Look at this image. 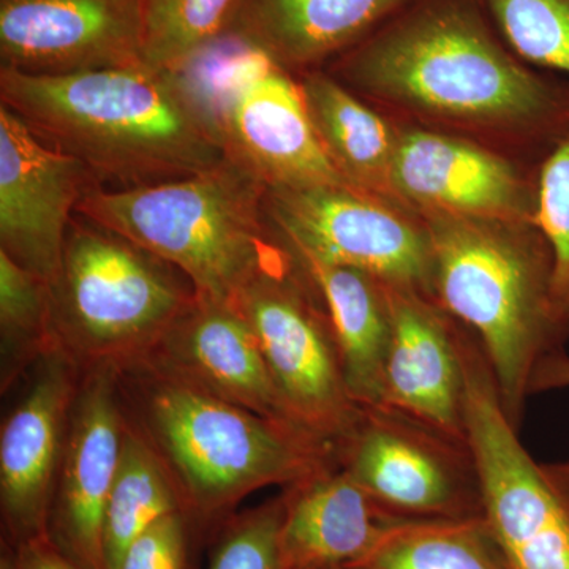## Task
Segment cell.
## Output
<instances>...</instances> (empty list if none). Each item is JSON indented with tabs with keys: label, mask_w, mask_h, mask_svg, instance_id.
Returning <instances> with one entry per match:
<instances>
[{
	"label": "cell",
	"mask_w": 569,
	"mask_h": 569,
	"mask_svg": "<svg viewBox=\"0 0 569 569\" xmlns=\"http://www.w3.org/2000/svg\"><path fill=\"white\" fill-rule=\"evenodd\" d=\"M332 77L422 118L548 152L569 133V81L523 62L478 0H413L343 52Z\"/></svg>",
	"instance_id": "cell-1"
},
{
	"label": "cell",
	"mask_w": 569,
	"mask_h": 569,
	"mask_svg": "<svg viewBox=\"0 0 569 569\" xmlns=\"http://www.w3.org/2000/svg\"><path fill=\"white\" fill-rule=\"evenodd\" d=\"M0 103L84 163L103 189L173 181L227 159L211 84L194 80L192 70L146 63L66 74L0 69Z\"/></svg>",
	"instance_id": "cell-2"
},
{
	"label": "cell",
	"mask_w": 569,
	"mask_h": 569,
	"mask_svg": "<svg viewBox=\"0 0 569 569\" xmlns=\"http://www.w3.org/2000/svg\"><path fill=\"white\" fill-rule=\"evenodd\" d=\"M127 418L181 489L197 541L217 535L254 490L293 485L336 460L298 427L261 417L149 362L119 370Z\"/></svg>",
	"instance_id": "cell-3"
},
{
	"label": "cell",
	"mask_w": 569,
	"mask_h": 569,
	"mask_svg": "<svg viewBox=\"0 0 569 569\" xmlns=\"http://www.w3.org/2000/svg\"><path fill=\"white\" fill-rule=\"evenodd\" d=\"M433 250V296L488 359L498 397L519 429L539 365L563 350L550 305L552 253L533 222L421 216Z\"/></svg>",
	"instance_id": "cell-4"
},
{
	"label": "cell",
	"mask_w": 569,
	"mask_h": 569,
	"mask_svg": "<svg viewBox=\"0 0 569 569\" xmlns=\"http://www.w3.org/2000/svg\"><path fill=\"white\" fill-rule=\"evenodd\" d=\"M266 193L260 179L227 157L173 181L93 187L78 213L173 264L198 295L234 302L282 249L266 216Z\"/></svg>",
	"instance_id": "cell-5"
},
{
	"label": "cell",
	"mask_w": 569,
	"mask_h": 569,
	"mask_svg": "<svg viewBox=\"0 0 569 569\" xmlns=\"http://www.w3.org/2000/svg\"><path fill=\"white\" fill-rule=\"evenodd\" d=\"M197 295L173 264L77 213L50 283L52 336L82 372L122 370L151 355Z\"/></svg>",
	"instance_id": "cell-6"
},
{
	"label": "cell",
	"mask_w": 569,
	"mask_h": 569,
	"mask_svg": "<svg viewBox=\"0 0 569 569\" xmlns=\"http://www.w3.org/2000/svg\"><path fill=\"white\" fill-rule=\"evenodd\" d=\"M233 305L252 328L295 425L335 449L361 407L348 391L335 329L316 284L282 244Z\"/></svg>",
	"instance_id": "cell-7"
},
{
	"label": "cell",
	"mask_w": 569,
	"mask_h": 569,
	"mask_svg": "<svg viewBox=\"0 0 569 569\" xmlns=\"http://www.w3.org/2000/svg\"><path fill=\"white\" fill-rule=\"evenodd\" d=\"M468 445L482 515L511 569H569V508L509 421L485 351L462 328Z\"/></svg>",
	"instance_id": "cell-8"
},
{
	"label": "cell",
	"mask_w": 569,
	"mask_h": 569,
	"mask_svg": "<svg viewBox=\"0 0 569 569\" xmlns=\"http://www.w3.org/2000/svg\"><path fill=\"white\" fill-rule=\"evenodd\" d=\"M350 186L268 189L266 216L293 253L348 266L388 287L433 296V250L421 216Z\"/></svg>",
	"instance_id": "cell-9"
},
{
	"label": "cell",
	"mask_w": 569,
	"mask_h": 569,
	"mask_svg": "<svg viewBox=\"0 0 569 569\" xmlns=\"http://www.w3.org/2000/svg\"><path fill=\"white\" fill-rule=\"evenodd\" d=\"M336 462L395 520L482 515L481 481L468 441L389 407H361L337 441Z\"/></svg>",
	"instance_id": "cell-10"
},
{
	"label": "cell",
	"mask_w": 569,
	"mask_h": 569,
	"mask_svg": "<svg viewBox=\"0 0 569 569\" xmlns=\"http://www.w3.org/2000/svg\"><path fill=\"white\" fill-rule=\"evenodd\" d=\"M211 91L228 159L268 189L347 186L318 141L290 71L242 50L219 71Z\"/></svg>",
	"instance_id": "cell-11"
},
{
	"label": "cell",
	"mask_w": 569,
	"mask_h": 569,
	"mask_svg": "<svg viewBox=\"0 0 569 569\" xmlns=\"http://www.w3.org/2000/svg\"><path fill=\"white\" fill-rule=\"evenodd\" d=\"M82 370L51 348L26 373L0 429L2 545L48 535L56 481Z\"/></svg>",
	"instance_id": "cell-12"
},
{
	"label": "cell",
	"mask_w": 569,
	"mask_h": 569,
	"mask_svg": "<svg viewBox=\"0 0 569 569\" xmlns=\"http://www.w3.org/2000/svg\"><path fill=\"white\" fill-rule=\"evenodd\" d=\"M93 187L84 163L0 103V252L51 283L78 206Z\"/></svg>",
	"instance_id": "cell-13"
},
{
	"label": "cell",
	"mask_w": 569,
	"mask_h": 569,
	"mask_svg": "<svg viewBox=\"0 0 569 569\" xmlns=\"http://www.w3.org/2000/svg\"><path fill=\"white\" fill-rule=\"evenodd\" d=\"M127 417L119 370H84L52 497L48 537L81 569H107L104 511L121 460Z\"/></svg>",
	"instance_id": "cell-14"
},
{
	"label": "cell",
	"mask_w": 569,
	"mask_h": 569,
	"mask_svg": "<svg viewBox=\"0 0 569 569\" xmlns=\"http://www.w3.org/2000/svg\"><path fill=\"white\" fill-rule=\"evenodd\" d=\"M391 189L396 203L418 216L535 223L537 181L498 153L451 134L399 132Z\"/></svg>",
	"instance_id": "cell-15"
},
{
	"label": "cell",
	"mask_w": 569,
	"mask_h": 569,
	"mask_svg": "<svg viewBox=\"0 0 569 569\" xmlns=\"http://www.w3.org/2000/svg\"><path fill=\"white\" fill-rule=\"evenodd\" d=\"M142 0H0V69L29 74L140 66Z\"/></svg>",
	"instance_id": "cell-16"
},
{
	"label": "cell",
	"mask_w": 569,
	"mask_h": 569,
	"mask_svg": "<svg viewBox=\"0 0 569 569\" xmlns=\"http://www.w3.org/2000/svg\"><path fill=\"white\" fill-rule=\"evenodd\" d=\"M387 296L391 336L381 406L468 441L462 326L418 291L387 284Z\"/></svg>",
	"instance_id": "cell-17"
},
{
	"label": "cell",
	"mask_w": 569,
	"mask_h": 569,
	"mask_svg": "<svg viewBox=\"0 0 569 569\" xmlns=\"http://www.w3.org/2000/svg\"><path fill=\"white\" fill-rule=\"evenodd\" d=\"M142 361L234 406L298 427L233 302L197 295Z\"/></svg>",
	"instance_id": "cell-18"
},
{
	"label": "cell",
	"mask_w": 569,
	"mask_h": 569,
	"mask_svg": "<svg viewBox=\"0 0 569 569\" xmlns=\"http://www.w3.org/2000/svg\"><path fill=\"white\" fill-rule=\"evenodd\" d=\"M413 0H239L228 36L290 71L318 70Z\"/></svg>",
	"instance_id": "cell-19"
},
{
	"label": "cell",
	"mask_w": 569,
	"mask_h": 569,
	"mask_svg": "<svg viewBox=\"0 0 569 569\" xmlns=\"http://www.w3.org/2000/svg\"><path fill=\"white\" fill-rule=\"evenodd\" d=\"M280 496L284 569L353 567L396 522L336 460L287 486Z\"/></svg>",
	"instance_id": "cell-20"
},
{
	"label": "cell",
	"mask_w": 569,
	"mask_h": 569,
	"mask_svg": "<svg viewBox=\"0 0 569 569\" xmlns=\"http://www.w3.org/2000/svg\"><path fill=\"white\" fill-rule=\"evenodd\" d=\"M291 252V250H290ZM293 253V252H291ZM323 299L356 406L383 403L391 313L387 284L359 269L293 253Z\"/></svg>",
	"instance_id": "cell-21"
},
{
	"label": "cell",
	"mask_w": 569,
	"mask_h": 569,
	"mask_svg": "<svg viewBox=\"0 0 569 569\" xmlns=\"http://www.w3.org/2000/svg\"><path fill=\"white\" fill-rule=\"evenodd\" d=\"M298 81L318 141L337 173L347 186L396 203L391 173L399 130L332 74L312 70Z\"/></svg>",
	"instance_id": "cell-22"
},
{
	"label": "cell",
	"mask_w": 569,
	"mask_h": 569,
	"mask_svg": "<svg viewBox=\"0 0 569 569\" xmlns=\"http://www.w3.org/2000/svg\"><path fill=\"white\" fill-rule=\"evenodd\" d=\"M174 512L186 515L178 482L159 452L127 418L121 460L104 511L107 569H118L134 539Z\"/></svg>",
	"instance_id": "cell-23"
},
{
	"label": "cell",
	"mask_w": 569,
	"mask_h": 569,
	"mask_svg": "<svg viewBox=\"0 0 569 569\" xmlns=\"http://www.w3.org/2000/svg\"><path fill=\"white\" fill-rule=\"evenodd\" d=\"M346 569H511L485 516L396 520Z\"/></svg>",
	"instance_id": "cell-24"
},
{
	"label": "cell",
	"mask_w": 569,
	"mask_h": 569,
	"mask_svg": "<svg viewBox=\"0 0 569 569\" xmlns=\"http://www.w3.org/2000/svg\"><path fill=\"white\" fill-rule=\"evenodd\" d=\"M239 0H142V62L192 70L230 31Z\"/></svg>",
	"instance_id": "cell-25"
},
{
	"label": "cell",
	"mask_w": 569,
	"mask_h": 569,
	"mask_svg": "<svg viewBox=\"0 0 569 569\" xmlns=\"http://www.w3.org/2000/svg\"><path fill=\"white\" fill-rule=\"evenodd\" d=\"M58 347L50 283L0 252V391L9 395L32 366Z\"/></svg>",
	"instance_id": "cell-26"
},
{
	"label": "cell",
	"mask_w": 569,
	"mask_h": 569,
	"mask_svg": "<svg viewBox=\"0 0 569 569\" xmlns=\"http://www.w3.org/2000/svg\"><path fill=\"white\" fill-rule=\"evenodd\" d=\"M509 48L569 78V0H482Z\"/></svg>",
	"instance_id": "cell-27"
},
{
	"label": "cell",
	"mask_w": 569,
	"mask_h": 569,
	"mask_svg": "<svg viewBox=\"0 0 569 569\" xmlns=\"http://www.w3.org/2000/svg\"><path fill=\"white\" fill-rule=\"evenodd\" d=\"M535 224L552 253L550 305L553 317L569 332V133L539 164Z\"/></svg>",
	"instance_id": "cell-28"
},
{
	"label": "cell",
	"mask_w": 569,
	"mask_h": 569,
	"mask_svg": "<svg viewBox=\"0 0 569 569\" xmlns=\"http://www.w3.org/2000/svg\"><path fill=\"white\" fill-rule=\"evenodd\" d=\"M282 496L236 512L217 531L209 569H284L280 556Z\"/></svg>",
	"instance_id": "cell-29"
},
{
	"label": "cell",
	"mask_w": 569,
	"mask_h": 569,
	"mask_svg": "<svg viewBox=\"0 0 569 569\" xmlns=\"http://www.w3.org/2000/svg\"><path fill=\"white\" fill-rule=\"evenodd\" d=\"M197 542L183 512L157 520L134 539L118 569H190V550Z\"/></svg>",
	"instance_id": "cell-30"
},
{
	"label": "cell",
	"mask_w": 569,
	"mask_h": 569,
	"mask_svg": "<svg viewBox=\"0 0 569 569\" xmlns=\"http://www.w3.org/2000/svg\"><path fill=\"white\" fill-rule=\"evenodd\" d=\"M0 569H81L56 548L48 535L20 545H2Z\"/></svg>",
	"instance_id": "cell-31"
},
{
	"label": "cell",
	"mask_w": 569,
	"mask_h": 569,
	"mask_svg": "<svg viewBox=\"0 0 569 569\" xmlns=\"http://www.w3.org/2000/svg\"><path fill=\"white\" fill-rule=\"evenodd\" d=\"M556 389H569V356L563 350L548 356L539 365L531 380L530 392L538 395Z\"/></svg>",
	"instance_id": "cell-32"
},
{
	"label": "cell",
	"mask_w": 569,
	"mask_h": 569,
	"mask_svg": "<svg viewBox=\"0 0 569 569\" xmlns=\"http://www.w3.org/2000/svg\"><path fill=\"white\" fill-rule=\"evenodd\" d=\"M542 470L569 508V458L560 462L542 463Z\"/></svg>",
	"instance_id": "cell-33"
},
{
	"label": "cell",
	"mask_w": 569,
	"mask_h": 569,
	"mask_svg": "<svg viewBox=\"0 0 569 569\" xmlns=\"http://www.w3.org/2000/svg\"><path fill=\"white\" fill-rule=\"evenodd\" d=\"M339 569H346V568H339Z\"/></svg>",
	"instance_id": "cell-34"
}]
</instances>
